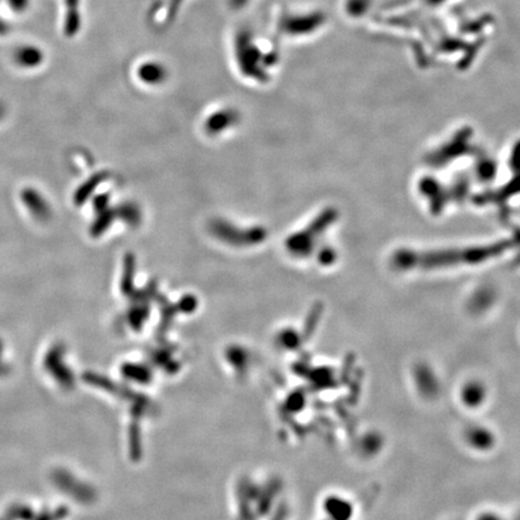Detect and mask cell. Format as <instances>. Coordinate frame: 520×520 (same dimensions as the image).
Returning <instances> with one entry per match:
<instances>
[{
    "mask_svg": "<svg viewBox=\"0 0 520 520\" xmlns=\"http://www.w3.org/2000/svg\"><path fill=\"white\" fill-rule=\"evenodd\" d=\"M462 398L464 404L470 407L479 406L483 400L486 398V391L483 386L477 382H470L465 384V387L462 388Z\"/></svg>",
    "mask_w": 520,
    "mask_h": 520,
    "instance_id": "cell-2",
    "label": "cell"
},
{
    "mask_svg": "<svg viewBox=\"0 0 520 520\" xmlns=\"http://www.w3.org/2000/svg\"><path fill=\"white\" fill-rule=\"evenodd\" d=\"M5 110L4 108H3V105H0V120L3 118V116H4Z\"/></svg>",
    "mask_w": 520,
    "mask_h": 520,
    "instance_id": "cell-3",
    "label": "cell"
},
{
    "mask_svg": "<svg viewBox=\"0 0 520 520\" xmlns=\"http://www.w3.org/2000/svg\"><path fill=\"white\" fill-rule=\"evenodd\" d=\"M21 199L25 208H28L30 215L38 221H49L52 211L47 200L42 196L40 191L34 188L27 187L22 191Z\"/></svg>",
    "mask_w": 520,
    "mask_h": 520,
    "instance_id": "cell-1",
    "label": "cell"
}]
</instances>
